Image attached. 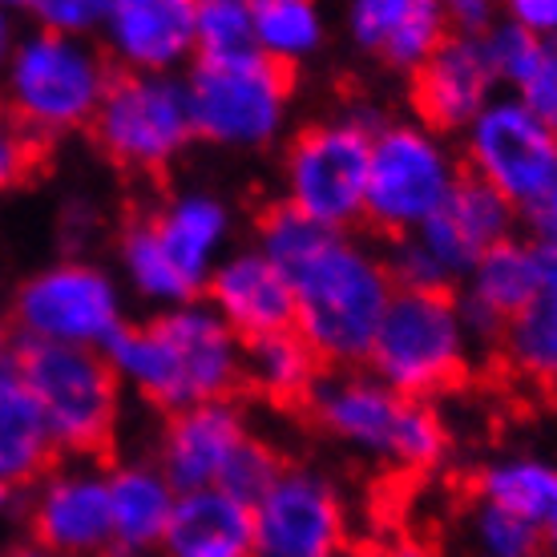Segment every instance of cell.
I'll return each mask as SVG.
<instances>
[{"instance_id":"6da1fadb","label":"cell","mask_w":557,"mask_h":557,"mask_svg":"<svg viewBox=\"0 0 557 557\" xmlns=\"http://www.w3.org/2000/svg\"><path fill=\"white\" fill-rule=\"evenodd\" d=\"M259 251L287 275L295 292V332L315 360L335 368L363 363L388 311L396 283L388 263L339 231L278 207L263 219Z\"/></svg>"},{"instance_id":"7a4b0ae2","label":"cell","mask_w":557,"mask_h":557,"mask_svg":"<svg viewBox=\"0 0 557 557\" xmlns=\"http://www.w3.org/2000/svg\"><path fill=\"white\" fill-rule=\"evenodd\" d=\"M106 360L122 384L170 412L226 400L243 384V339L207 299H190L150 323L126 327Z\"/></svg>"},{"instance_id":"3957f363","label":"cell","mask_w":557,"mask_h":557,"mask_svg":"<svg viewBox=\"0 0 557 557\" xmlns=\"http://www.w3.org/2000/svg\"><path fill=\"white\" fill-rule=\"evenodd\" d=\"M110 85V57L98 45L45 28L16 37V49L4 65V101L16 126L33 138L94 126Z\"/></svg>"},{"instance_id":"277c9868","label":"cell","mask_w":557,"mask_h":557,"mask_svg":"<svg viewBox=\"0 0 557 557\" xmlns=\"http://www.w3.org/2000/svg\"><path fill=\"white\" fill-rule=\"evenodd\" d=\"M311 412L323 432L363 457L388 460L400 469H432L448 453L441 417L420 400H405L372 372H332L311 388Z\"/></svg>"},{"instance_id":"5b68a950","label":"cell","mask_w":557,"mask_h":557,"mask_svg":"<svg viewBox=\"0 0 557 557\" xmlns=\"http://www.w3.org/2000/svg\"><path fill=\"white\" fill-rule=\"evenodd\" d=\"M182 89L195 134L226 150H263L287 126V70H278L275 61H267L255 49L195 57V65L182 77Z\"/></svg>"},{"instance_id":"8992f818","label":"cell","mask_w":557,"mask_h":557,"mask_svg":"<svg viewBox=\"0 0 557 557\" xmlns=\"http://www.w3.org/2000/svg\"><path fill=\"white\" fill-rule=\"evenodd\" d=\"M473 351L469 323L448 292H396L376 327L368 363L405 400L448 388Z\"/></svg>"},{"instance_id":"52a82bcc","label":"cell","mask_w":557,"mask_h":557,"mask_svg":"<svg viewBox=\"0 0 557 557\" xmlns=\"http://www.w3.org/2000/svg\"><path fill=\"white\" fill-rule=\"evenodd\" d=\"M16 376L41 408L45 429L65 453H94L113 436L122 417V380L106 351L25 344L16 351Z\"/></svg>"},{"instance_id":"ba28073f","label":"cell","mask_w":557,"mask_h":557,"mask_svg":"<svg viewBox=\"0 0 557 557\" xmlns=\"http://www.w3.org/2000/svg\"><path fill=\"white\" fill-rule=\"evenodd\" d=\"M460 162L448 141L424 122H388L372 134L363 219L405 238L436 219L457 195Z\"/></svg>"},{"instance_id":"9c48e42d","label":"cell","mask_w":557,"mask_h":557,"mask_svg":"<svg viewBox=\"0 0 557 557\" xmlns=\"http://www.w3.org/2000/svg\"><path fill=\"white\" fill-rule=\"evenodd\" d=\"M513 223L517 210L502 195H493L476 178H460L445 210L420 231L396 238L392 255L384 259L396 292H445L448 283L473 271L481 255L509 243Z\"/></svg>"},{"instance_id":"30bf717a","label":"cell","mask_w":557,"mask_h":557,"mask_svg":"<svg viewBox=\"0 0 557 557\" xmlns=\"http://www.w3.org/2000/svg\"><path fill=\"white\" fill-rule=\"evenodd\" d=\"M376 129L380 126H368L360 117H332L304 129L283 162L287 207L323 231L348 235V226L363 219L368 158Z\"/></svg>"},{"instance_id":"8fae6325","label":"cell","mask_w":557,"mask_h":557,"mask_svg":"<svg viewBox=\"0 0 557 557\" xmlns=\"http://www.w3.org/2000/svg\"><path fill=\"white\" fill-rule=\"evenodd\" d=\"M16 327L25 332V344L110 351L113 339L126 332L122 283L85 259L45 267L16 295Z\"/></svg>"},{"instance_id":"7c38bea8","label":"cell","mask_w":557,"mask_h":557,"mask_svg":"<svg viewBox=\"0 0 557 557\" xmlns=\"http://www.w3.org/2000/svg\"><path fill=\"white\" fill-rule=\"evenodd\" d=\"M465 162L469 178L513 210H537L557 182V129L517 98H493L465 126Z\"/></svg>"},{"instance_id":"4fadbf2b","label":"cell","mask_w":557,"mask_h":557,"mask_svg":"<svg viewBox=\"0 0 557 557\" xmlns=\"http://www.w3.org/2000/svg\"><path fill=\"white\" fill-rule=\"evenodd\" d=\"M94 138L126 170L170 166L186 150V141L195 138L182 77H113L94 117Z\"/></svg>"},{"instance_id":"5bb4252c","label":"cell","mask_w":557,"mask_h":557,"mask_svg":"<svg viewBox=\"0 0 557 557\" xmlns=\"http://www.w3.org/2000/svg\"><path fill=\"white\" fill-rule=\"evenodd\" d=\"M251 517L255 557H339L348 537L339 493L311 469H283Z\"/></svg>"},{"instance_id":"9a60e30c","label":"cell","mask_w":557,"mask_h":557,"mask_svg":"<svg viewBox=\"0 0 557 557\" xmlns=\"http://www.w3.org/2000/svg\"><path fill=\"white\" fill-rule=\"evenodd\" d=\"M33 533L37 545L65 557H113L110 473L85 460L57 469L37 488Z\"/></svg>"},{"instance_id":"2e32d148","label":"cell","mask_w":557,"mask_h":557,"mask_svg":"<svg viewBox=\"0 0 557 557\" xmlns=\"http://www.w3.org/2000/svg\"><path fill=\"white\" fill-rule=\"evenodd\" d=\"M101 37L106 53L126 73L178 77L198 57L195 0H113Z\"/></svg>"},{"instance_id":"e0dca14e","label":"cell","mask_w":557,"mask_h":557,"mask_svg":"<svg viewBox=\"0 0 557 557\" xmlns=\"http://www.w3.org/2000/svg\"><path fill=\"white\" fill-rule=\"evenodd\" d=\"M255 441L247 417L231 400L174 412L158 445V469L170 476L178 493L223 488L243 448Z\"/></svg>"},{"instance_id":"ac0fdd59","label":"cell","mask_w":557,"mask_h":557,"mask_svg":"<svg viewBox=\"0 0 557 557\" xmlns=\"http://www.w3.org/2000/svg\"><path fill=\"white\" fill-rule=\"evenodd\" d=\"M545 287H549V267H545L542 243L509 238L485 251L465 275L460 315L469 323V335L485 339L493 332H505L513 320L542 307Z\"/></svg>"},{"instance_id":"d6986e66","label":"cell","mask_w":557,"mask_h":557,"mask_svg":"<svg viewBox=\"0 0 557 557\" xmlns=\"http://www.w3.org/2000/svg\"><path fill=\"white\" fill-rule=\"evenodd\" d=\"M207 304L226 320V327L247 344L259 335L292 332L295 327V292L287 275L267 259L259 247L231 251L207 278Z\"/></svg>"},{"instance_id":"ffe728a7","label":"cell","mask_w":557,"mask_h":557,"mask_svg":"<svg viewBox=\"0 0 557 557\" xmlns=\"http://www.w3.org/2000/svg\"><path fill=\"white\" fill-rule=\"evenodd\" d=\"M417 110L429 129H460L497 98V77L488 70L485 49L473 37H448L436 53L417 70L412 85Z\"/></svg>"},{"instance_id":"44dd1931","label":"cell","mask_w":557,"mask_h":557,"mask_svg":"<svg viewBox=\"0 0 557 557\" xmlns=\"http://www.w3.org/2000/svg\"><path fill=\"white\" fill-rule=\"evenodd\" d=\"M344 25L356 49L408 73H417L448 41L445 4L436 0H356Z\"/></svg>"},{"instance_id":"7402d4cb","label":"cell","mask_w":557,"mask_h":557,"mask_svg":"<svg viewBox=\"0 0 557 557\" xmlns=\"http://www.w3.org/2000/svg\"><path fill=\"white\" fill-rule=\"evenodd\" d=\"M153 235L170 255V263L178 267L182 278L202 292L214 267L223 263L226 247H231V207L223 198L207 195V190H190V195L170 198L166 207L153 219Z\"/></svg>"},{"instance_id":"603a6c76","label":"cell","mask_w":557,"mask_h":557,"mask_svg":"<svg viewBox=\"0 0 557 557\" xmlns=\"http://www.w3.org/2000/svg\"><path fill=\"white\" fill-rule=\"evenodd\" d=\"M178 488L158 469V460H126L110 473L113 557H146L162 549Z\"/></svg>"},{"instance_id":"cb8c5ba5","label":"cell","mask_w":557,"mask_h":557,"mask_svg":"<svg viewBox=\"0 0 557 557\" xmlns=\"http://www.w3.org/2000/svg\"><path fill=\"white\" fill-rule=\"evenodd\" d=\"M162 549L166 557H255L251 505L223 488L178 493Z\"/></svg>"},{"instance_id":"d4e9b609","label":"cell","mask_w":557,"mask_h":557,"mask_svg":"<svg viewBox=\"0 0 557 557\" xmlns=\"http://www.w3.org/2000/svg\"><path fill=\"white\" fill-rule=\"evenodd\" d=\"M53 436L16 368H0V481L25 485L49 469Z\"/></svg>"},{"instance_id":"484cf974","label":"cell","mask_w":557,"mask_h":557,"mask_svg":"<svg viewBox=\"0 0 557 557\" xmlns=\"http://www.w3.org/2000/svg\"><path fill=\"white\" fill-rule=\"evenodd\" d=\"M481 502L530 521L533 530L557 525V465L542 457H505L485 465Z\"/></svg>"},{"instance_id":"4316f807","label":"cell","mask_w":557,"mask_h":557,"mask_svg":"<svg viewBox=\"0 0 557 557\" xmlns=\"http://www.w3.org/2000/svg\"><path fill=\"white\" fill-rule=\"evenodd\" d=\"M243 380L259 396L299 400V396H311V388L320 384V360L299 339L295 327L292 332L259 335V339L243 344Z\"/></svg>"},{"instance_id":"83f0119b","label":"cell","mask_w":557,"mask_h":557,"mask_svg":"<svg viewBox=\"0 0 557 557\" xmlns=\"http://www.w3.org/2000/svg\"><path fill=\"white\" fill-rule=\"evenodd\" d=\"M327 37L323 9L311 0H251V49L278 70L320 53Z\"/></svg>"},{"instance_id":"f1b7e54d","label":"cell","mask_w":557,"mask_h":557,"mask_svg":"<svg viewBox=\"0 0 557 557\" xmlns=\"http://www.w3.org/2000/svg\"><path fill=\"white\" fill-rule=\"evenodd\" d=\"M117 263H122V278L138 299L153 307H178L195 299V287L182 278V271L170 263V255L162 251V243L153 235L150 223H134L117 243Z\"/></svg>"},{"instance_id":"f546056e","label":"cell","mask_w":557,"mask_h":557,"mask_svg":"<svg viewBox=\"0 0 557 557\" xmlns=\"http://www.w3.org/2000/svg\"><path fill=\"white\" fill-rule=\"evenodd\" d=\"M545 533L530 521L476 502L465 517V554L469 557H542Z\"/></svg>"},{"instance_id":"4dcf8cb0","label":"cell","mask_w":557,"mask_h":557,"mask_svg":"<svg viewBox=\"0 0 557 557\" xmlns=\"http://www.w3.org/2000/svg\"><path fill=\"white\" fill-rule=\"evenodd\" d=\"M198 57H226L251 49V0H198L195 4Z\"/></svg>"},{"instance_id":"1f68e13d","label":"cell","mask_w":557,"mask_h":557,"mask_svg":"<svg viewBox=\"0 0 557 557\" xmlns=\"http://www.w3.org/2000/svg\"><path fill=\"white\" fill-rule=\"evenodd\" d=\"M505 356L525 376L557 380V335L542 307H533L530 315H521L505 327Z\"/></svg>"},{"instance_id":"d6a6232c","label":"cell","mask_w":557,"mask_h":557,"mask_svg":"<svg viewBox=\"0 0 557 557\" xmlns=\"http://www.w3.org/2000/svg\"><path fill=\"white\" fill-rule=\"evenodd\" d=\"M481 49H485V61L497 85H521L533 73L537 57H542V41L530 37L521 25H513L509 16H497V25L481 37Z\"/></svg>"},{"instance_id":"836d02e7","label":"cell","mask_w":557,"mask_h":557,"mask_svg":"<svg viewBox=\"0 0 557 557\" xmlns=\"http://www.w3.org/2000/svg\"><path fill=\"white\" fill-rule=\"evenodd\" d=\"M106 0H33L25 13L37 21L45 33H61V37H94L106 25Z\"/></svg>"},{"instance_id":"e575fe53","label":"cell","mask_w":557,"mask_h":557,"mask_svg":"<svg viewBox=\"0 0 557 557\" xmlns=\"http://www.w3.org/2000/svg\"><path fill=\"white\" fill-rule=\"evenodd\" d=\"M513 98L521 101L533 117H542L545 126L557 129V41L542 45L537 65H533L530 77L513 89Z\"/></svg>"},{"instance_id":"d590c367","label":"cell","mask_w":557,"mask_h":557,"mask_svg":"<svg viewBox=\"0 0 557 557\" xmlns=\"http://www.w3.org/2000/svg\"><path fill=\"white\" fill-rule=\"evenodd\" d=\"M37 162V138L25 134L16 122H0V195L28 178Z\"/></svg>"},{"instance_id":"8d00e7d4","label":"cell","mask_w":557,"mask_h":557,"mask_svg":"<svg viewBox=\"0 0 557 557\" xmlns=\"http://www.w3.org/2000/svg\"><path fill=\"white\" fill-rule=\"evenodd\" d=\"M505 16L521 25L537 41H557V0H513Z\"/></svg>"},{"instance_id":"74e56055","label":"cell","mask_w":557,"mask_h":557,"mask_svg":"<svg viewBox=\"0 0 557 557\" xmlns=\"http://www.w3.org/2000/svg\"><path fill=\"white\" fill-rule=\"evenodd\" d=\"M445 21L457 28V37L481 41L488 28L497 25V9L488 0H453V4H445Z\"/></svg>"},{"instance_id":"f35d334b","label":"cell","mask_w":557,"mask_h":557,"mask_svg":"<svg viewBox=\"0 0 557 557\" xmlns=\"http://www.w3.org/2000/svg\"><path fill=\"white\" fill-rule=\"evenodd\" d=\"M533 219H537V231H542V243L545 247H554L557 251V182L549 186V195L542 198V207L533 210Z\"/></svg>"},{"instance_id":"ab89813d","label":"cell","mask_w":557,"mask_h":557,"mask_svg":"<svg viewBox=\"0 0 557 557\" xmlns=\"http://www.w3.org/2000/svg\"><path fill=\"white\" fill-rule=\"evenodd\" d=\"M545 267H549V287H545L542 311H545V320H549V327H554V335H557V251L554 247H545Z\"/></svg>"},{"instance_id":"60d3db41","label":"cell","mask_w":557,"mask_h":557,"mask_svg":"<svg viewBox=\"0 0 557 557\" xmlns=\"http://www.w3.org/2000/svg\"><path fill=\"white\" fill-rule=\"evenodd\" d=\"M16 49V25H13V13L0 4V70L9 65V57Z\"/></svg>"},{"instance_id":"b9f144b4","label":"cell","mask_w":557,"mask_h":557,"mask_svg":"<svg viewBox=\"0 0 557 557\" xmlns=\"http://www.w3.org/2000/svg\"><path fill=\"white\" fill-rule=\"evenodd\" d=\"M380 557H432L429 549H420V545H412V542H396V545H388Z\"/></svg>"},{"instance_id":"7bdbcfd3","label":"cell","mask_w":557,"mask_h":557,"mask_svg":"<svg viewBox=\"0 0 557 557\" xmlns=\"http://www.w3.org/2000/svg\"><path fill=\"white\" fill-rule=\"evenodd\" d=\"M4 557H65V554H57V549H45V545H21V549H13V554H4Z\"/></svg>"},{"instance_id":"ee69618b","label":"cell","mask_w":557,"mask_h":557,"mask_svg":"<svg viewBox=\"0 0 557 557\" xmlns=\"http://www.w3.org/2000/svg\"><path fill=\"white\" fill-rule=\"evenodd\" d=\"M4 356H9V332H4V323H0V368H4Z\"/></svg>"},{"instance_id":"f6af8a7d","label":"cell","mask_w":557,"mask_h":557,"mask_svg":"<svg viewBox=\"0 0 557 557\" xmlns=\"http://www.w3.org/2000/svg\"><path fill=\"white\" fill-rule=\"evenodd\" d=\"M545 545H549V554L557 557V525H549V530H545Z\"/></svg>"},{"instance_id":"bcb514c9","label":"cell","mask_w":557,"mask_h":557,"mask_svg":"<svg viewBox=\"0 0 557 557\" xmlns=\"http://www.w3.org/2000/svg\"><path fill=\"white\" fill-rule=\"evenodd\" d=\"M9 502V485H4V481H0V505Z\"/></svg>"}]
</instances>
